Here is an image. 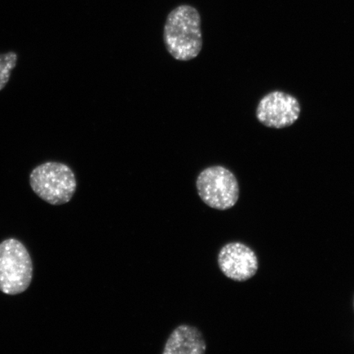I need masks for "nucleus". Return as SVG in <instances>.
<instances>
[{"instance_id": "obj_4", "label": "nucleus", "mask_w": 354, "mask_h": 354, "mask_svg": "<svg viewBox=\"0 0 354 354\" xmlns=\"http://www.w3.org/2000/svg\"><path fill=\"white\" fill-rule=\"evenodd\" d=\"M196 188L201 201L216 210L232 209L240 198V185L236 175L221 165L203 169L197 177Z\"/></svg>"}, {"instance_id": "obj_2", "label": "nucleus", "mask_w": 354, "mask_h": 354, "mask_svg": "<svg viewBox=\"0 0 354 354\" xmlns=\"http://www.w3.org/2000/svg\"><path fill=\"white\" fill-rule=\"evenodd\" d=\"M34 193L51 205H63L77 192V181L72 168L63 162H47L35 167L30 175Z\"/></svg>"}, {"instance_id": "obj_3", "label": "nucleus", "mask_w": 354, "mask_h": 354, "mask_svg": "<svg viewBox=\"0 0 354 354\" xmlns=\"http://www.w3.org/2000/svg\"><path fill=\"white\" fill-rule=\"evenodd\" d=\"M32 278V260L24 243L12 238L0 243V291L8 295L24 293Z\"/></svg>"}, {"instance_id": "obj_8", "label": "nucleus", "mask_w": 354, "mask_h": 354, "mask_svg": "<svg viewBox=\"0 0 354 354\" xmlns=\"http://www.w3.org/2000/svg\"><path fill=\"white\" fill-rule=\"evenodd\" d=\"M19 55L15 52L0 54V91L10 82L12 72L16 68Z\"/></svg>"}, {"instance_id": "obj_1", "label": "nucleus", "mask_w": 354, "mask_h": 354, "mask_svg": "<svg viewBox=\"0 0 354 354\" xmlns=\"http://www.w3.org/2000/svg\"><path fill=\"white\" fill-rule=\"evenodd\" d=\"M166 50L177 61L196 59L203 48L201 16L196 8L183 4L167 15L163 28Z\"/></svg>"}, {"instance_id": "obj_9", "label": "nucleus", "mask_w": 354, "mask_h": 354, "mask_svg": "<svg viewBox=\"0 0 354 354\" xmlns=\"http://www.w3.org/2000/svg\"><path fill=\"white\" fill-rule=\"evenodd\" d=\"M353 308H354V298H353Z\"/></svg>"}, {"instance_id": "obj_6", "label": "nucleus", "mask_w": 354, "mask_h": 354, "mask_svg": "<svg viewBox=\"0 0 354 354\" xmlns=\"http://www.w3.org/2000/svg\"><path fill=\"white\" fill-rule=\"evenodd\" d=\"M218 264L221 272L231 280L243 282L256 275L259 259L253 249L242 242H231L219 251Z\"/></svg>"}, {"instance_id": "obj_7", "label": "nucleus", "mask_w": 354, "mask_h": 354, "mask_svg": "<svg viewBox=\"0 0 354 354\" xmlns=\"http://www.w3.org/2000/svg\"><path fill=\"white\" fill-rule=\"evenodd\" d=\"M206 349L201 330L192 326L180 325L168 337L162 354H203Z\"/></svg>"}, {"instance_id": "obj_5", "label": "nucleus", "mask_w": 354, "mask_h": 354, "mask_svg": "<svg viewBox=\"0 0 354 354\" xmlns=\"http://www.w3.org/2000/svg\"><path fill=\"white\" fill-rule=\"evenodd\" d=\"M301 105L296 97L281 91L265 95L259 102L256 118L263 126L273 129L289 127L298 121Z\"/></svg>"}]
</instances>
